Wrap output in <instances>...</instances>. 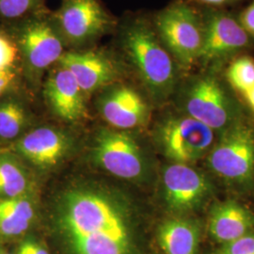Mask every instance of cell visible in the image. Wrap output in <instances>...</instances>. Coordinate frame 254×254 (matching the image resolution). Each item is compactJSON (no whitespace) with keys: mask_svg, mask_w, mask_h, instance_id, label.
Here are the masks:
<instances>
[{"mask_svg":"<svg viewBox=\"0 0 254 254\" xmlns=\"http://www.w3.org/2000/svg\"><path fill=\"white\" fill-rule=\"evenodd\" d=\"M219 254H254V232L222 245Z\"/></svg>","mask_w":254,"mask_h":254,"instance_id":"cb8c5ba5","label":"cell"},{"mask_svg":"<svg viewBox=\"0 0 254 254\" xmlns=\"http://www.w3.org/2000/svg\"><path fill=\"white\" fill-rule=\"evenodd\" d=\"M30 181L26 169L9 154L0 155V199L27 196Z\"/></svg>","mask_w":254,"mask_h":254,"instance_id":"d6986e66","label":"cell"},{"mask_svg":"<svg viewBox=\"0 0 254 254\" xmlns=\"http://www.w3.org/2000/svg\"><path fill=\"white\" fill-rule=\"evenodd\" d=\"M204 18V41L196 68L224 71L233 60L254 52V39L228 9L201 7Z\"/></svg>","mask_w":254,"mask_h":254,"instance_id":"ba28073f","label":"cell"},{"mask_svg":"<svg viewBox=\"0 0 254 254\" xmlns=\"http://www.w3.org/2000/svg\"><path fill=\"white\" fill-rule=\"evenodd\" d=\"M35 214V204L27 195L0 199V236L11 238L25 234Z\"/></svg>","mask_w":254,"mask_h":254,"instance_id":"ac0fdd59","label":"cell"},{"mask_svg":"<svg viewBox=\"0 0 254 254\" xmlns=\"http://www.w3.org/2000/svg\"><path fill=\"white\" fill-rule=\"evenodd\" d=\"M0 72L21 73L17 46L8 29L3 25H0Z\"/></svg>","mask_w":254,"mask_h":254,"instance_id":"603a6c76","label":"cell"},{"mask_svg":"<svg viewBox=\"0 0 254 254\" xmlns=\"http://www.w3.org/2000/svg\"><path fill=\"white\" fill-rule=\"evenodd\" d=\"M207 230L215 241L225 245L254 232V213L236 200L215 202L209 210Z\"/></svg>","mask_w":254,"mask_h":254,"instance_id":"2e32d148","label":"cell"},{"mask_svg":"<svg viewBox=\"0 0 254 254\" xmlns=\"http://www.w3.org/2000/svg\"><path fill=\"white\" fill-rule=\"evenodd\" d=\"M17 254H49L46 248L33 240H25L18 248Z\"/></svg>","mask_w":254,"mask_h":254,"instance_id":"83f0119b","label":"cell"},{"mask_svg":"<svg viewBox=\"0 0 254 254\" xmlns=\"http://www.w3.org/2000/svg\"><path fill=\"white\" fill-rule=\"evenodd\" d=\"M250 114L254 115V85L240 96Z\"/></svg>","mask_w":254,"mask_h":254,"instance_id":"f1b7e54d","label":"cell"},{"mask_svg":"<svg viewBox=\"0 0 254 254\" xmlns=\"http://www.w3.org/2000/svg\"><path fill=\"white\" fill-rule=\"evenodd\" d=\"M229 85L239 97L254 85V57L243 54L233 60L224 70Z\"/></svg>","mask_w":254,"mask_h":254,"instance_id":"44dd1931","label":"cell"},{"mask_svg":"<svg viewBox=\"0 0 254 254\" xmlns=\"http://www.w3.org/2000/svg\"><path fill=\"white\" fill-rule=\"evenodd\" d=\"M20 74L18 72H0V98L13 91Z\"/></svg>","mask_w":254,"mask_h":254,"instance_id":"484cf974","label":"cell"},{"mask_svg":"<svg viewBox=\"0 0 254 254\" xmlns=\"http://www.w3.org/2000/svg\"><path fill=\"white\" fill-rule=\"evenodd\" d=\"M151 100L136 88L126 84H111L105 88L97 102L103 119L120 130L146 125L151 117Z\"/></svg>","mask_w":254,"mask_h":254,"instance_id":"4fadbf2b","label":"cell"},{"mask_svg":"<svg viewBox=\"0 0 254 254\" xmlns=\"http://www.w3.org/2000/svg\"><path fill=\"white\" fill-rule=\"evenodd\" d=\"M189 1L200 7L227 9L228 6L236 5L244 0H189Z\"/></svg>","mask_w":254,"mask_h":254,"instance_id":"4316f807","label":"cell"},{"mask_svg":"<svg viewBox=\"0 0 254 254\" xmlns=\"http://www.w3.org/2000/svg\"><path fill=\"white\" fill-rule=\"evenodd\" d=\"M93 155L102 169L119 178L133 181L145 175L144 154L136 140L123 130H101Z\"/></svg>","mask_w":254,"mask_h":254,"instance_id":"7c38bea8","label":"cell"},{"mask_svg":"<svg viewBox=\"0 0 254 254\" xmlns=\"http://www.w3.org/2000/svg\"><path fill=\"white\" fill-rule=\"evenodd\" d=\"M0 254H1V251H0Z\"/></svg>","mask_w":254,"mask_h":254,"instance_id":"4dcf8cb0","label":"cell"},{"mask_svg":"<svg viewBox=\"0 0 254 254\" xmlns=\"http://www.w3.org/2000/svg\"><path fill=\"white\" fill-rule=\"evenodd\" d=\"M28 111L23 102L12 95L0 98V138L11 140L23 132L28 123Z\"/></svg>","mask_w":254,"mask_h":254,"instance_id":"ffe728a7","label":"cell"},{"mask_svg":"<svg viewBox=\"0 0 254 254\" xmlns=\"http://www.w3.org/2000/svg\"><path fill=\"white\" fill-rule=\"evenodd\" d=\"M175 109L199 121L218 135L250 116L224 71L195 68L182 76L173 98Z\"/></svg>","mask_w":254,"mask_h":254,"instance_id":"3957f363","label":"cell"},{"mask_svg":"<svg viewBox=\"0 0 254 254\" xmlns=\"http://www.w3.org/2000/svg\"><path fill=\"white\" fill-rule=\"evenodd\" d=\"M204 160L209 173L231 190H254V122L251 115L219 134Z\"/></svg>","mask_w":254,"mask_h":254,"instance_id":"5b68a950","label":"cell"},{"mask_svg":"<svg viewBox=\"0 0 254 254\" xmlns=\"http://www.w3.org/2000/svg\"><path fill=\"white\" fill-rule=\"evenodd\" d=\"M132 212L109 192L79 187L59 197L55 222L72 254H135Z\"/></svg>","mask_w":254,"mask_h":254,"instance_id":"6da1fadb","label":"cell"},{"mask_svg":"<svg viewBox=\"0 0 254 254\" xmlns=\"http://www.w3.org/2000/svg\"><path fill=\"white\" fill-rule=\"evenodd\" d=\"M151 18L157 36L182 73L194 70L204 41L202 8L189 0H173Z\"/></svg>","mask_w":254,"mask_h":254,"instance_id":"277c9868","label":"cell"},{"mask_svg":"<svg viewBox=\"0 0 254 254\" xmlns=\"http://www.w3.org/2000/svg\"><path fill=\"white\" fill-rule=\"evenodd\" d=\"M237 18L247 33L254 39V0L237 13Z\"/></svg>","mask_w":254,"mask_h":254,"instance_id":"d4e9b609","label":"cell"},{"mask_svg":"<svg viewBox=\"0 0 254 254\" xmlns=\"http://www.w3.org/2000/svg\"><path fill=\"white\" fill-rule=\"evenodd\" d=\"M58 64L73 74L86 96L116 83L127 69L115 50L96 46L66 51Z\"/></svg>","mask_w":254,"mask_h":254,"instance_id":"8fae6325","label":"cell"},{"mask_svg":"<svg viewBox=\"0 0 254 254\" xmlns=\"http://www.w3.org/2000/svg\"><path fill=\"white\" fill-rule=\"evenodd\" d=\"M47 10L46 0H0V25H8Z\"/></svg>","mask_w":254,"mask_h":254,"instance_id":"7402d4cb","label":"cell"},{"mask_svg":"<svg viewBox=\"0 0 254 254\" xmlns=\"http://www.w3.org/2000/svg\"><path fill=\"white\" fill-rule=\"evenodd\" d=\"M44 94L49 109L64 121L77 122L87 114L85 93L73 74L60 64L48 71Z\"/></svg>","mask_w":254,"mask_h":254,"instance_id":"5bb4252c","label":"cell"},{"mask_svg":"<svg viewBox=\"0 0 254 254\" xmlns=\"http://www.w3.org/2000/svg\"><path fill=\"white\" fill-rule=\"evenodd\" d=\"M1 254H2V253H1Z\"/></svg>","mask_w":254,"mask_h":254,"instance_id":"f546056e","label":"cell"},{"mask_svg":"<svg viewBox=\"0 0 254 254\" xmlns=\"http://www.w3.org/2000/svg\"><path fill=\"white\" fill-rule=\"evenodd\" d=\"M115 33V51L151 102L162 106L172 100L184 73L157 36L151 14H127L119 20Z\"/></svg>","mask_w":254,"mask_h":254,"instance_id":"7a4b0ae2","label":"cell"},{"mask_svg":"<svg viewBox=\"0 0 254 254\" xmlns=\"http://www.w3.org/2000/svg\"><path fill=\"white\" fill-rule=\"evenodd\" d=\"M70 140L63 131L54 127H38L15 142L14 150L40 168L60 163L69 152Z\"/></svg>","mask_w":254,"mask_h":254,"instance_id":"9a60e30c","label":"cell"},{"mask_svg":"<svg viewBox=\"0 0 254 254\" xmlns=\"http://www.w3.org/2000/svg\"><path fill=\"white\" fill-rule=\"evenodd\" d=\"M49 9L3 25L13 38L20 56L21 73L33 85L60 62L66 52Z\"/></svg>","mask_w":254,"mask_h":254,"instance_id":"8992f818","label":"cell"},{"mask_svg":"<svg viewBox=\"0 0 254 254\" xmlns=\"http://www.w3.org/2000/svg\"><path fill=\"white\" fill-rule=\"evenodd\" d=\"M201 224L190 216H172L157 229V242L165 254H197Z\"/></svg>","mask_w":254,"mask_h":254,"instance_id":"e0dca14e","label":"cell"},{"mask_svg":"<svg viewBox=\"0 0 254 254\" xmlns=\"http://www.w3.org/2000/svg\"><path fill=\"white\" fill-rule=\"evenodd\" d=\"M50 15L66 51L94 47L101 39L115 33L119 23L100 0H62Z\"/></svg>","mask_w":254,"mask_h":254,"instance_id":"52a82bcc","label":"cell"},{"mask_svg":"<svg viewBox=\"0 0 254 254\" xmlns=\"http://www.w3.org/2000/svg\"><path fill=\"white\" fill-rule=\"evenodd\" d=\"M161 194L165 207L173 216H190L211 201L215 185L207 173L194 165L170 163L161 173Z\"/></svg>","mask_w":254,"mask_h":254,"instance_id":"30bf717a","label":"cell"},{"mask_svg":"<svg viewBox=\"0 0 254 254\" xmlns=\"http://www.w3.org/2000/svg\"><path fill=\"white\" fill-rule=\"evenodd\" d=\"M155 135L170 163L186 165L204 159L218 136L211 128L176 109L160 119Z\"/></svg>","mask_w":254,"mask_h":254,"instance_id":"9c48e42d","label":"cell"}]
</instances>
